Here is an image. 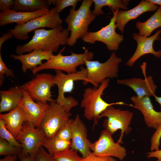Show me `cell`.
Wrapping results in <instances>:
<instances>
[{
  "label": "cell",
  "instance_id": "obj_41",
  "mask_svg": "<svg viewBox=\"0 0 161 161\" xmlns=\"http://www.w3.org/2000/svg\"><path fill=\"white\" fill-rule=\"evenodd\" d=\"M20 161H37L36 157L28 155L20 160Z\"/></svg>",
  "mask_w": 161,
  "mask_h": 161
},
{
  "label": "cell",
  "instance_id": "obj_20",
  "mask_svg": "<svg viewBox=\"0 0 161 161\" xmlns=\"http://www.w3.org/2000/svg\"><path fill=\"white\" fill-rule=\"evenodd\" d=\"M49 10L47 8H44L32 12H17L13 10L1 11L0 13V26L13 23H16L17 25H23L47 14Z\"/></svg>",
  "mask_w": 161,
  "mask_h": 161
},
{
  "label": "cell",
  "instance_id": "obj_15",
  "mask_svg": "<svg viewBox=\"0 0 161 161\" xmlns=\"http://www.w3.org/2000/svg\"><path fill=\"white\" fill-rule=\"evenodd\" d=\"M161 29L158 30L153 35L149 37L139 35L136 33H133V39L137 43L136 50L133 55L126 62V64L129 67L134 66V63L140 57L147 54H151L157 58L161 57V50L155 51L153 44L155 41H160Z\"/></svg>",
  "mask_w": 161,
  "mask_h": 161
},
{
  "label": "cell",
  "instance_id": "obj_31",
  "mask_svg": "<svg viewBox=\"0 0 161 161\" xmlns=\"http://www.w3.org/2000/svg\"><path fill=\"white\" fill-rule=\"evenodd\" d=\"M72 119H69L56 133L54 137L67 141H71L72 137L71 124Z\"/></svg>",
  "mask_w": 161,
  "mask_h": 161
},
{
  "label": "cell",
  "instance_id": "obj_35",
  "mask_svg": "<svg viewBox=\"0 0 161 161\" xmlns=\"http://www.w3.org/2000/svg\"><path fill=\"white\" fill-rule=\"evenodd\" d=\"M36 158L37 161H55L53 156L47 152L42 146L38 150Z\"/></svg>",
  "mask_w": 161,
  "mask_h": 161
},
{
  "label": "cell",
  "instance_id": "obj_16",
  "mask_svg": "<svg viewBox=\"0 0 161 161\" xmlns=\"http://www.w3.org/2000/svg\"><path fill=\"white\" fill-rule=\"evenodd\" d=\"M71 127L72 134L70 148L79 152L84 158L91 152L89 147L91 142L87 138L86 127L78 114L72 119Z\"/></svg>",
  "mask_w": 161,
  "mask_h": 161
},
{
  "label": "cell",
  "instance_id": "obj_4",
  "mask_svg": "<svg viewBox=\"0 0 161 161\" xmlns=\"http://www.w3.org/2000/svg\"><path fill=\"white\" fill-rule=\"evenodd\" d=\"M110 81V78H107L98 87H88L84 89L80 106L84 109V117L89 120H93L95 124L97 122L98 117L109 106L125 104L122 102L108 103L102 98L103 92L109 86Z\"/></svg>",
  "mask_w": 161,
  "mask_h": 161
},
{
  "label": "cell",
  "instance_id": "obj_36",
  "mask_svg": "<svg viewBox=\"0 0 161 161\" xmlns=\"http://www.w3.org/2000/svg\"><path fill=\"white\" fill-rule=\"evenodd\" d=\"M83 161H117L114 157L107 156H96L91 152L85 157Z\"/></svg>",
  "mask_w": 161,
  "mask_h": 161
},
{
  "label": "cell",
  "instance_id": "obj_5",
  "mask_svg": "<svg viewBox=\"0 0 161 161\" xmlns=\"http://www.w3.org/2000/svg\"><path fill=\"white\" fill-rule=\"evenodd\" d=\"M65 48V47H64L58 54L53 55L46 62L34 69L32 71V74L35 75L40 71L47 69L59 70L67 73H75L77 71L76 69L78 66L85 64L87 61H92L94 55L93 52L86 49L82 53L70 52L71 55L64 56L62 52Z\"/></svg>",
  "mask_w": 161,
  "mask_h": 161
},
{
  "label": "cell",
  "instance_id": "obj_18",
  "mask_svg": "<svg viewBox=\"0 0 161 161\" xmlns=\"http://www.w3.org/2000/svg\"><path fill=\"white\" fill-rule=\"evenodd\" d=\"M159 6L147 0H143L136 7L129 10L117 11L115 22L117 28L122 34L123 33L126 24L130 21L136 19L143 13L156 11Z\"/></svg>",
  "mask_w": 161,
  "mask_h": 161
},
{
  "label": "cell",
  "instance_id": "obj_22",
  "mask_svg": "<svg viewBox=\"0 0 161 161\" xmlns=\"http://www.w3.org/2000/svg\"><path fill=\"white\" fill-rule=\"evenodd\" d=\"M0 113L10 112L20 104L23 97V92L21 86H17L10 88L7 90L0 92Z\"/></svg>",
  "mask_w": 161,
  "mask_h": 161
},
{
  "label": "cell",
  "instance_id": "obj_13",
  "mask_svg": "<svg viewBox=\"0 0 161 161\" xmlns=\"http://www.w3.org/2000/svg\"><path fill=\"white\" fill-rule=\"evenodd\" d=\"M112 135L107 130H102L98 139L90 143V149L95 155L112 157L122 161L127 155L126 150L120 143L114 141Z\"/></svg>",
  "mask_w": 161,
  "mask_h": 161
},
{
  "label": "cell",
  "instance_id": "obj_23",
  "mask_svg": "<svg viewBox=\"0 0 161 161\" xmlns=\"http://www.w3.org/2000/svg\"><path fill=\"white\" fill-rule=\"evenodd\" d=\"M0 118L5 123L7 129L16 138L24 123L27 120L20 103L13 110L5 114H0Z\"/></svg>",
  "mask_w": 161,
  "mask_h": 161
},
{
  "label": "cell",
  "instance_id": "obj_24",
  "mask_svg": "<svg viewBox=\"0 0 161 161\" xmlns=\"http://www.w3.org/2000/svg\"><path fill=\"white\" fill-rule=\"evenodd\" d=\"M136 27L139 30L138 34L141 36L149 37L155 29L161 27V6L146 21H137Z\"/></svg>",
  "mask_w": 161,
  "mask_h": 161
},
{
  "label": "cell",
  "instance_id": "obj_40",
  "mask_svg": "<svg viewBox=\"0 0 161 161\" xmlns=\"http://www.w3.org/2000/svg\"><path fill=\"white\" fill-rule=\"evenodd\" d=\"M17 159V155L10 154L0 159V161H16Z\"/></svg>",
  "mask_w": 161,
  "mask_h": 161
},
{
  "label": "cell",
  "instance_id": "obj_7",
  "mask_svg": "<svg viewBox=\"0 0 161 161\" xmlns=\"http://www.w3.org/2000/svg\"><path fill=\"white\" fill-rule=\"evenodd\" d=\"M132 112L129 110H122L115 109L113 105L109 106L98 117L97 121L101 118L106 117L104 121L103 126L105 129L112 134L118 130L121 131V135L117 142L122 143V138L124 134H128L132 129L129 126L133 117Z\"/></svg>",
  "mask_w": 161,
  "mask_h": 161
},
{
  "label": "cell",
  "instance_id": "obj_10",
  "mask_svg": "<svg viewBox=\"0 0 161 161\" xmlns=\"http://www.w3.org/2000/svg\"><path fill=\"white\" fill-rule=\"evenodd\" d=\"M117 9L114 11L113 16L109 23L96 32H88L82 38L85 42L94 44L96 41L102 42L105 44L107 49L114 52L117 50L120 44L124 40L122 35L115 31L117 28L115 22Z\"/></svg>",
  "mask_w": 161,
  "mask_h": 161
},
{
  "label": "cell",
  "instance_id": "obj_14",
  "mask_svg": "<svg viewBox=\"0 0 161 161\" xmlns=\"http://www.w3.org/2000/svg\"><path fill=\"white\" fill-rule=\"evenodd\" d=\"M22 90L23 96L20 103L27 122L36 128H40L49 103L47 102L42 101L35 102L29 95L27 92Z\"/></svg>",
  "mask_w": 161,
  "mask_h": 161
},
{
  "label": "cell",
  "instance_id": "obj_34",
  "mask_svg": "<svg viewBox=\"0 0 161 161\" xmlns=\"http://www.w3.org/2000/svg\"><path fill=\"white\" fill-rule=\"evenodd\" d=\"M4 75L7 77L15 78V75L13 71L7 68L3 61L1 55L0 53V83L1 85L3 83L4 79L3 77Z\"/></svg>",
  "mask_w": 161,
  "mask_h": 161
},
{
  "label": "cell",
  "instance_id": "obj_3",
  "mask_svg": "<svg viewBox=\"0 0 161 161\" xmlns=\"http://www.w3.org/2000/svg\"><path fill=\"white\" fill-rule=\"evenodd\" d=\"M55 75L54 76V84L57 86L58 95L55 101L60 105L67 112L69 113L71 109L77 106L78 103L73 97H66L65 93H71L74 88V82L86 79L87 75L86 68L81 66L80 70L75 73H64L62 71L55 70Z\"/></svg>",
  "mask_w": 161,
  "mask_h": 161
},
{
  "label": "cell",
  "instance_id": "obj_32",
  "mask_svg": "<svg viewBox=\"0 0 161 161\" xmlns=\"http://www.w3.org/2000/svg\"><path fill=\"white\" fill-rule=\"evenodd\" d=\"M81 1L80 0H57L54 7L59 13L63 9L69 6H72L73 9H75L77 3Z\"/></svg>",
  "mask_w": 161,
  "mask_h": 161
},
{
  "label": "cell",
  "instance_id": "obj_1",
  "mask_svg": "<svg viewBox=\"0 0 161 161\" xmlns=\"http://www.w3.org/2000/svg\"><path fill=\"white\" fill-rule=\"evenodd\" d=\"M32 38L27 43L18 45L16 48L17 55L30 52L36 49L43 51H57L60 46L67 44L69 32L62 25L56 28L46 30L44 28L36 30Z\"/></svg>",
  "mask_w": 161,
  "mask_h": 161
},
{
  "label": "cell",
  "instance_id": "obj_11",
  "mask_svg": "<svg viewBox=\"0 0 161 161\" xmlns=\"http://www.w3.org/2000/svg\"><path fill=\"white\" fill-rule=\"evenodd\" d=\"M71 115V113L66 112L55 100L49 102L40 126L47 138L54 137L59 130L69 120Z\"/></svg>",
  "mask_w": 161,
  "mask_h": 161
},
{
  "label": "cell",
  "instance_id": "obj_28",
  "mask_svg": "<svg viewBox=\"0 0 161 161\" xmlns=\"http://www.w3.org/2000/svg\"><path fill=\"white\" fill-rule=\"evenodd\" d=\"M55 161H83V158L80 157L78 152L69 148L54 155Z\"/></svg>",
  "mask_w": 161,
  "mask_h": 161
},
{
  "label": "cell",
  "instance_id": "obj_38",
  "mask_svg": "<svg viewBox=\"0 0 161 161\" xmlns=\"http://www.w3.org/2000/svg\"><path fill=\"white\" fill-rule=\"evenodd\" d=\"M147 157L156 158L157 159L156 161H161V150L151 151L146 153Z\"/></svg>",
  "mask_w": 161,
  "mask_h": 161
},
{
  "label": "cell",
  "instance_id": "obj_27",
  "mask_svg": "<svg viewBox=\"0 0 161 161\" xmlns=\"http://www.w3.org/2000/svg\"><path fill=\"white\" fill-rule=\"evenodd\" d=\"M48 153L53 156L55 154L71 148V141L58 139L55 137L47 138L42 145Z\"/></svg>",
  "mask_w": 161,
  "mask_h": 161
},
{
  "label": "cell",
  "instance_id": "obj_29",
  "mask_svg": "<svg viewBox=\"0 0 161 161\" xmlns=\"http://www.w3.org/2000/svg\"><path fill=\"white\" fill-rule=\"evenodd\" d=\"M22 148L16 147L9 143L6 140L0 138V155H7L12 154L21 155Z\"/></svg>",
  "mask_w": 161,
  "mask_h": 161
},
{
  "label": "cell",
  "instance_id": "obj_21",
  "mask_svg": "<svg viewBox=\"0 0 161 161\" xmlns=\"http://www.w3.org/2000/svg\"><path fill=\"white\" fill-rule=\"evenodd\" d=\"M51 51H43L36 49L26 54L20 55L12 54L10 56L14 60H18L21 64L23 72L25 73L28 69L31 71L41 65L43 60H49L54 55Z\"/></svg>",
  "mask_w": 161,
  "mask_h": 161
},
{
  "label": "cell",
  "instance_id": "obj_2",
  "mask_svg": "<svg viewBox=\"0 0 161 161\" xmlns=\"http://www.w3.org/2000/svg\"><path fill=\"white\" fill-rule=\"evenodd\" d=\"M93 3L92 0H83L78 9H70L65 19L67 29L70 32L67 43L68 45H74L78 39L82 38L88 32L89 26L96 17L91 10Z\"/></svg>",
  "mask_w": 161,
  "mask_h": 161
},
{
  "label": "cell",
  "instance_id": "obj_43",
  "mask_svg": "<svg viewBox=\"0 0 161 161\" xmlns=\"http://www.w3.org/2000/svg\"><path fill=\"white\" fill-rule=\"evenodd\" d=\"M154 97L155 101L160 105L161 107L160 111L161 112V97H158L155 95Z\"/></svg>",
  "mask_w": 161,
  "mask_h": 161
},
{
  "label": "cell",
  "instance_id": "obj_12",
  "mask_svg": "<svg viewBox=\"0 0 161 161\" xmlns=\"http://www.w3.org/2000/svg\"><path fill=\"white\" fill-rule=\"evenodd\" d=\"M54 76L49 73L36 74L30 80L21 85V88L26 90L30 97L36 101L49 102L55 100L52 98L51 89L55 86Z\"/></svg>",
  "mask_w": 161,
  "mask_h": 161
},
{
  "label": "cell",
  "instance_id": "obj_9",
  "mask_svg": "<svg viewBox=\"0 0 161 161\" xmlns=\"http://www.w3.org/2000/svg\"><path fill=\"white\" fill-rule=\"evenodd\" d=\"M16 139L22 145V151L19 157L21 160L28 155L36 157L47 138L40 128H36L25 122Z\"/></svg>",
  "mask_w": 161,
  "mask_h": 161
},
{
  "label": "cell",
  "instance_id": "obj_30",
  "mask_svg": "<svg viewBox=\"0 0 161 161\" xmlns=\"http://www.w3.org/2000/svg\"><path fill=\"white\" fill-rule=\"evenodd\" d=\"M0 138L7 141L9 143L17 147L22 148L21 143H19L15 137L7 129L4 121L0 118Z\"/></svg>",
  "mask_w": 161,
  "mask_h": 161
},
{
  "label": "cell",
  "instance_id": "obj_6",
  "mask_svg": "<svg viewBox=\"0 0 161 161\" xmlns=\"http://www.w3.org/2000/svg\"><path fill=\"white\" fill-rule=\"evenodd\" d=\"M122 61L114 51L104 63L98 61H86L87 75L86 79L83 81V84L86 85L90 83L94 87H98L105 79L117 78L118 76L119 66Z\"/></svg>",
  "mask_w": 161,
  "mask_h": 161
},
{
  "label": "cell",
  "instance_id": "obj_33",
  "mask_svg": "<svg viewBox=\"0 0 161 161\" xmlns=\"http://www.w3.org/2000/svg\"><path fill=\"white\" fill-rule=\"evenodd\" d=\"M161 138V126L156 130L151 139V151L158 150L160 145Z\"/></svg>",
  "mask_w": 161,
  "mask_h": 161
},
{
  "label": "cell",
  "instance_id": "obj_25",
  "mask_svg": "<svg viewBox=\"0 0 161 161\" xmlns=\"http://www.w3.org/2000/svg\"><path fill=\"white\" fill-rule=\"evenodd\" d=\"M48 0H15L12 10L17 11L32 12L44 8L49 9Z\"/></svg>",
  "mask_w": 161,
  "mask_h": 161
},
{
  "label": "cell",
  "instance_id": "obj_8",
  "mask_svg": "<svg viewBox=\"0 0 161 161\" xmlns=\"http://www.w3.org/2000/svg\"><path fill=\"white\" fill-rule=\"evenodd\" d=\"M63 20L54 7L49 9L48 13L21 25H16L14 28L8 30L14 37L20 40L29 38V33L40 29L48 27L53 29L62 25Z\"/></svg>",
  "mask_w": 161,
  "mask_h": 161
},
{
  "label": "cell",
  "instance_id": "obj_19",
  "mask_svg": "<svg viewBox=\"0 0 161 161\" xmlns=\"http://www.w3.org/2000/svg\"><path fill=\"white\" fill-rule=\"evenodd\" d=\"M118 84L131 88L139 97L145 96L154 97L157 85L154 83L152 77L150 75L145 76L144 79L133 78H131L118 80Z\"/></svg>",
  "mask_w": 161,
  "mask_h": 161
},
{
  "label": "cell",
  "instance_id": "obj_17",
  "mask_svg": "<svg viewBox=\"0 0 161 161\" xmlns=\"http://www.w3.org/2000/svg\"><path fill=\"white\" fill-rule=\"evenodd\" d=\"M134 107L139 110L143 114L147 126L156 129L161 126V112L154 109L150 97H139L136 95L131 97Z\"/></svg>",
  "mask_w": 161,
  "mask_h": 161
},
{
  "label": "cell",
  "instance_id": "obj_39",
  "mask_svg": "<svg viewBox=\"0 0 161 161\" xmlns=\"http://www.w3.org/2000/svg\"><path fill=\"white\" fill-rule=\"evenodd\" d=\"M14 37L13 35L9 31L3 34L0 38V52L2 46L6 41Z\"/></svg>",
  "mask_w": 161,
  "mask_h": 161
},
{
  "label": "cell",
  "instance_id": "obj_37",
  "mask_svg": "<svg viewBox=\"0 0 161 161\" xmlns=\"http://www.w3.org/2000/svg\"><path fill=\"white\" fill-rule=\"evenodd\" d=\"M15 4L13 0H0V10L1 12L5 10H12Z\"/></svg>",
  "mask_w": 161,
  "mask_h": 161
},
{
  "label": "cell",
  "instance_id": "obj_42",
  "mask_svg": "<svg viewBox=\"0 0 161 161\" xmlns=\"http://www.w3.org/2000/svg\"><path fill=\"white\" fill-rule=\"evenodd\" d=\"M155 4L161 6V0H147Z\"/></svg>",
  "mask_w": 161,
  "mask_h": 161
},
{
  "label": "cell",
  "instance_id": "obj_26",
  "mask_svg": "<svg viewBox=\"0 0 161 161\" xmlns=\"http://www.w3.org/2000/svg\"><path fill=\"white\" fill-rule=\"evenodd\" d=\"M92 0L94 4V7L92 13L96 16L104 13L102 8L105 6L111 7L114 11L119 9L122 10H127L128 9L127 6L130 1L123 0Z\"/></svg>",
  "mask_w": 161,
  "mask_h": 161
}]
</instances>
